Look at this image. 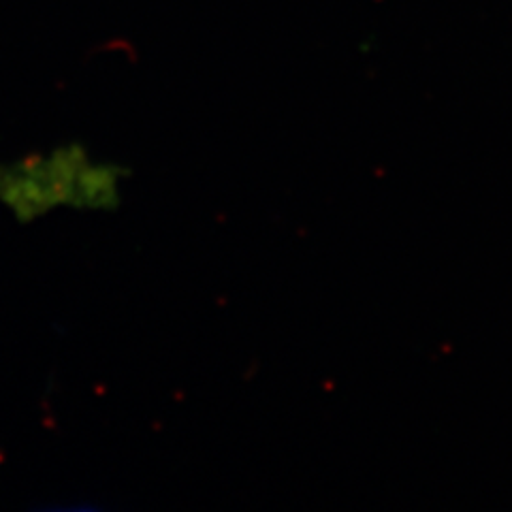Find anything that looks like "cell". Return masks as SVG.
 <instances>
[{
	"mask_svg": "<svg viewBox=\"0 0 512 512\" xmlns=\"http://www.w3.org/2000/svg\"><path fill=\"white\" fill-rule=\"evenodd\" d=\"M50 512H101V510H92V508H67V510H50Z\"/></svg>",
	"mask_w": 512,
	"mask_h": 512,
	"instance_id": "obj_1",
	"label": "cell"
}]
</instances>
